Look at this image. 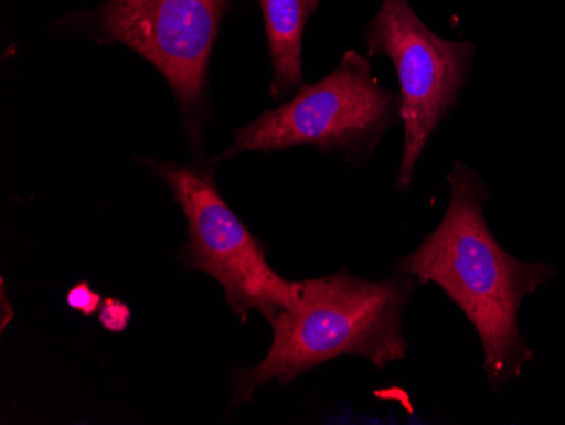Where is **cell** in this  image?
I'll use <instances>...</instances> for the list:
<instances>
[{
  "label": "cell",
  "mask_w": 565,
  "mask_h": 425,
  "mask_svg": "<svg viewBox=\"0 0 565 425\" xmlns=\"http://www.w3.org/2000/svg\"><path fill=\"white\" fill-rule=\"evenodd\" d=\"M161 177L186 219L182 258L186 268L207 273L224 288L225 302L239 319L250 310L271 322L294 298V284L271 268L265 246L225 202L215 183V161H142Z\"/></svg>",
  "instance_id": "5"
},
{
  "label": "cell",
  "mask_w": 565,
  "mask_h": 425,
  "mask_svg": "<svg viewBox=\"0 0 565 425\" xmlns=\"http://www.w3.org/2000/svg\"><path fill=\"white\" fill-rule=\"evenodd\" d=\"M402 113L399 94L381 87L367 56L348 52L323 81L301 85L294 98L266 110L234 136L215 163L241 153H275L316 146L352 163L371 157Z\"/></svg>",
  "instance_id": "4"
},
{
  "label": "cell",
  "mask_w": 565,
  "mask_h": 425,
  "mask_svg": "<svg viewBox=\"0 0 565 425\" xmlns=\"http://www.w3.org/2000/svg\"><path fill=\"white\" fill-rule=\"evenodd\" d=\"M2 322H0V329H2V332L6 331V328H8L9 322H11L12 317H14V312H12V307H9V300L8 297H6V284L4 280H2Z\"/></svg>",
  "instance_id": "10"
},
{
  "label": "cell",
  "mask_w": 565,
  "mask_h": 425,
  "mask_svg": "<svg viewBox=\"0 0 565 425\" xmlns=\"http://www.w3.org/2000/svg\"><path fill=\"white\" fill-rule=\"evenodd\" d=\"M449 187L439 226L393 272L437 285L462 310L481 342L486 382L498 392L535 358L520 332V307L557 273L548 263L515 258L498 243L484 214L490 192L472 168L456 161Z\"/></svg>",
  "instance_id": "1"
},
{
  "label": "cell",
  "mask_w": 565,
  "mask_h": 425,
  "mask_svg": "<svg viewBox=\"0 0 565 425\" xmlns=\"http://www.w3.org/2000/svg\"><path fill=\"white\" fill-rule=\"evenodd\" d=\"M102 302H104V298L87 281L73 285L66 294V304H68L70 309L76 310L85 317L97 314L100 310Z\"/></svg>",
  "instance_id": "9"
},
{
  "label": "cell",
  "mask_w": 565,
  "mask_h": 425,
  "mask_svg": "<svg viewBox=\"0 0 565 425\" xmlns=\"http://www.w3.org/2000/svg\"><path fill=\"white\" fill-rule=\"evenodd\" d=\"M364 41L367 56H386L398 75L403 149L396 192H406L431 135L459 100L476 46L435 34L408 0H383Z\"/></svg>",
  "instance_id": "6"
},
{
  "label": "cell",
  "mask_w": 565,
  "mask_h": 425,
  "mask_svg": "<svg viewBox=\"0 0 565 425\" xmlns=\"http://www.w3.org/2000/svg\"><path fill=\"white\" fill-rule=\"evenodd\" d=\"M132 312L119 298H106L98 310V322L109 332H124L131 323Z\"/></svg>",
  "instance_id": "8"
},
{
  "label": "cell",
  "mask_w": 565,
  "mask_h": 425,
  "mask_svg": "<svg viewBox=\"0 0 565 425\" xmlns=\"http://www.w3.org/2000/svg\"><path fill=\"white\" fill-rule=\"evenodd\" d=\"M237 0H106L66 22L100 44H122L163 75L195 158L211 119L207 81L222 22Z\"/></svg>",
  "instance_id": "3"
},
{
  "label": "cell",
  "mask_w": 565,
  "mask_h": 425,
  "mask_svg": "<svg viewBox=\"0 0 565 425\" xmlns=\"http://www.w3.org/2000/svg\"><path fill=\"white\" fill-rule=\"evenodd\" d=\"M415 278L398 275L370 281L339 272L294 284V298L271 320L273 342L256 366L233 374V407L249 404L268 382L295 379L341 357H359L377 370L408 357L403 312Z\"/></svg>",
  "instance_id": "2"
},
{
  "label": "cell",
  "mask_w": 565,
  "mask_h": 425,
  "mask_svg": "<svg viewBox=\"0 0 565 425\" xmlns=\"http://www.w3.org/2000/svg\"><path fill=\"white\" fill-rule=\"evenodd\" d=\"M322 0H259L271 59L269 92L281 98L303 84L301 46L308 21Z\"/></svg>",
  "instance_id": "7"
}]
</instances>
